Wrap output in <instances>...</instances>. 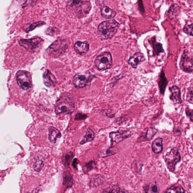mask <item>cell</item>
Masks as SVG:
<instances>
[{
    "label": "cell",
    "instance_id": "30",
    "mask_svg": "<svg viewBox=\"0 0 193 193\" xmlns=\"http://www.w3.org/2000/svg\"><path fill=\"white\" fill-rule=\"evenodd\" d=\"M118 151V149L115 147H111V148H108L106 150V157H108V156L113 155H114L115 154H116Z\"/></svg>",
    "mask_w": 193,
    "mask_h": 193
},
{
    "label": "cell",
    "instance_id": "36",
    "mask_svg": "<svg viewBox=\"0 0 193 193\" xmlns=\"http://www.w3.org/2000/svg\"><path fill=\"white\" fill-rule=\"evenodd\" d=\"M94 162L91 161L86 164L85 166V168H84L86 170L85 171L88 172L91 170L94 166Z\"/></svg>",
    "mask_w": 193,
    "mask_h": 193
},
{
    "label": "cell",
    "instance_id": "14",
    "mask_svg": "<svg viewBox=\"0 0 193 193\" xmlns=\"http://www.w3.org/2000/svg\"><path fill=\"white\" fill-rule=\"evenodd\" d=\"M89 44L87 42L78 41L74 46V50L79 54L83 56L89 50Z\"/></svg>",
    "mask_w": 193,
    "mask_h": 193
},
{
    "label": "cell",
    "instance_id": "26",
    "mask_svg": "<svg viewBox=\"0 0 193 193\" xmlns=\"http://www.w3.org/2000/svg\"><path fill=\"white\" fill-rule=\"evenodd\" d=\"M63 184L67 188L71 187L73 185V178L69 173H67L64 175Z\"/></svg>",
    "mask_w": 193,
    "mask_h": 193
},
{
    "label": "cell",
    "instance_id": "22",
    "mask_svg": "<svg viewBox=\"0 0 193 193\" xmlns=\"http://www.w3.org/2000/svg\"><path fill=\"white\" fill-rule=\"evenodd\" d=\"M95 133L94 132L90 129L88 128L86 132L85 135H84L83 138L80 141V144L82 145L88 142H91L94 139Z\"/></svg>",
    "mask_w": 193,
    "mask_h": 193
},
{
    "label": "cell",
    "instance_id": "37",
    "mask_svg": "<svg viewBox=\"0 0 193 193\" xmlns=\"http://www.w3.org/2000/svg\"><path fill=\"white\" fill-rule=\"evenodd\" d=\"M138 5L140 11L141 12L144 13V7H143L142 1H139Z\"/></svg>",
    "mask_w": 193,
    "mask_h": 193
},
{
    "label": "cell",
    "instance_id": "12",
    "mask_svg": "<svg viewBox=\"0 0 193 193\" xmlns=\"http://www.w3.org/2000/svg\"><path fill=\"white\" fill-rule=\"evenodd\" d=\"M145 60L144 55L143 53L137 52L135 53L133 56L130 57L128 63L133 69H136L139 64Z\"/></svg>",
    "mask_w": 193,
    "mask_h": 193
},
{
    "label": "cell",
    "instance_id": "28",
    "mask_svg": "<svg viewBox=\"0 0 193 193\" xmlns=\"http://www.w3.org/2000/svg\"><path fill=\"white\" fill-rule=\"evenodd\" d=\"M193 25L192 23L185 25L183 28V31L185 34L191 36H193Z\"/></svg>",
    "mask_w": 193,
    "mask_h": 193
},
{
    "label": "cell",
    "instance_id": "15",
    "mask_svg": "<svg viewBox=\"0 0 193 193\" xmlns=\"http://www.w3.org/2000/svg\"><path fill=\"white\" fill-rule=\"evenodd\" d=\"M48 131L49 140L52 144H54L56 143L57 140L61 137V132L58 129L53 126L49 127Z\"/></svg>",
    "mask_w": 193,
    "mask_h": 193
},
{
    "label": "cell",
    "instance_id": "8",
    "mask_svg": "<svg viewBox=\"0 0 193 193\" xmlns=\"http://www.w3.org/2000/svg\"><path fill=\"white\" fill-rule=\"evenodd\" d=\"M94 78V76L89 72L78 73L74 77L73 83L78 89L83 88L90 83Z\"/></svg>",
    "mask_w": 193,
    "mask_h": 193
},
{
    "label": "cell",
    "instance_id": "18",
    "mask_svg": "<svg viewBox=\"0 0 193 193\" xmlns=\"http://www.w3.org/2000/svg\"><path fill=\"white\" fill-rule=\"evenodd\" d=\"M101 14L102 17L105 19H110L114 18L116 13L114 10L109 8L105 5L101 7Z\"/></svg>",
    "mask_w": 193,
    "mask_h": 193
},
{
    "label": "cell",
    "instance_id": "33",
    "mask_svg": "<svg viewBox=\"0 0 193 193\" xmlns=\"http://www.w3.org/2000/svg\"><path fill=\"white\" fill-rule=\"evenodd\" d=\"M73 155V154L70 153V154H66V155L64 156L63 161L64 163H65V165H67V166H69V165L71 159H72Z\"/></svg>",
    "mask_w": 193,
    "mask_h": 193
},
{
    "label": "cell",
    "instance_id": "4",
    "mask_svg": "<svg viewBox=\"0 0 193 193\" xmlns=\"http://www.w3.org/2000/svg\"><path fill=\"white\" fill-rule=\"evenodd\" d=\"M165 159L169 170L171 172H174L176 165L181 160L179 149L176 147L172 148L170 152H167L165 156Z\"/></svg>",
    "mask_w": 193,
    "mask_h": 193
},
{
    "label": "cell",
    "instance_id": "27",
    "mask_svg": "<svg viewBox=\"0 0 193 193\" xmlns=\"http://www.w3.org/2000/svg\"><path fill=\"white\" fill-rule=\"evenodd\" d=\"M158 130L154 128H148L146 133V138L149 141L152 140L154 137L157 134Z\"/></svg>",
    "mask_w": 193,
    "mask_h": 193
},
{
    "label": "cell",
    "instance_id": "25",
    "mask_svg": "<svg viewBox=\"0 0 193 193\" xmlns=\"http://www.w3.org/2000/svg\"><path fill=\"white\" fill-rule=\"evenodd\" d=\"M102 193H130L127 190L118 186H114L105 189Z\"/></svg>",
    "mask_w": 193,
    "mask_h": 193
},
{
    "label": "cell",
    "instance_id": "23",
    "mask_svg": "<svg viewBox=\"0 0 193 193\" xmlns=\"http://www.w3.org/2000/svg\"><path fill=\"white\" fill-rule=\"evenodd\" d=\"M180 8L179 5L176 3H173L171 5L168 12V16L170 18H176L179 15Z\"/></svg>",
    "mask_w": 193,
    "mask_h": 193
},
{
    "label": "cell",
    "instance_id": "11",
    "mask_svg": "<svg viewBox=\"0 0 193 193\" xmlns=\"http://www.w3.org/2000/svg\"><path fill=\"white\" fill-rule=\"evenodd\" d=\"M43 42V40L41 38L36 37L32 39L21 40L19 43L21 46L28 50L34 51L39 48Z\"/></svg>",
    "mask_w": 193,
    "mask_h": 193
},
{
    "label": "cell",
    "instance_id": "17",
    "mask_svg": "<svg viewBox=\"0 0 193 193\" xmlns=\"http://www.w3.org/2000/svg\"><path fill=\"white\" fill-rule=\"evenodd\" d=\"M150 42L151 43L152 48L153 49L154 56H159L161 53L165 52L162 44L156 41L155 37L152 38L150 39Z\"/></svg>",
    "mask_w": 193,
    "mask_h": 193
},
{
    "label": "cell",
    "instance_id": "32",
    "mask_svg": "<svg viewBox=\"0 0 193 193\" xmlns=\"http://www.w3.org/2000/svg\"><path fill=\"white\" fill-rule=\"evenodd\" d=\"M45 23L44 22L39 21L38 22H36V23H34L29 25L28 27V28L27 29V30L28 31H30L33 30L35 28H36V27L40 26L42 25H45Z\"/></svg>",
    "mask_w": 193,
    "mask_h": 193
},
{
    "label": "cell",
    "instance_id": "34",
    "mask_svg": "<svg viewBox=\"0 0 193 193\" xmlns=\"http://www.w3.org/2000/svg\"><path fill=\"white\" fill-rule=\"evenodd\" d=\"M87 118V115L86 114L78 113L75 116L74 119L76 120H85Z\"/></svg>",
    "mask_w": 193,
    "mask_h": 193
},
{
    "label": "cell",
    "instance_id": "2",
    "mask_svg": "<svg viewBox=\"0 0 193 193\" xmlns=\"http://www.w3.org/2000/svg\"><path fill=\"white\" fill-rule=\"evenodd\" d=\"M75 108L73 98L69 95H64L57 100L55 105V111L57 115L69 114L74 111Z\"/></svg>",
    "mask_w": 193,
    "mask_h": 193
},
{
    "label": "cell",
    "instance_id": "3",
    "mask_svg": "<svg viewBox=\"0 0 193 193\" xmlns=\"http://www.w3.org/2000/svg\"><path fill=\"white\" fill-rule=\"evenodd\" d=\"M67 7L72 8L77 17L79 19L86 17L92 8L89 1H70L67 3Z\"/></svg>",
    "mask_w": 193,
    "mask_h": 193
},
{
    "label": "cell",
    "instance_id": "6",
    "mask_svg": "<svg viewBox=\"0 0 193 193\" xmlns=\"http://www.w3.org/2000/svg\"><path fill=\"white\" fill-rule=\"evenodd\" d=\"M95 64L100 70L110 69L113 65V58L111 53L108 51L101 53L97 57Z\"/></svg>",
    "mask_w": 193,
    "mask_h": 193
},
{
    "label": "cell",
    "instance_id": "31",
    "mask_svg": "<svg viewBox=\"0 0 193 193\" xmlns=\"http://www.w3.org/2000/svg\"><path fill=\"white\" fill-rule=\"evenodd\" d=\"M193 88L192 87L189 88L187 94V100L191 104H193Z\"/></svg>",
    "mask_w": 193,
    "mask_h": 193
},
{
    "label": "cell",
    "instance_id": "24",
    "mask_svg": "<svg viewBox=\"0 0 193 193\" xmlns=\"http://www.w3.org/2000/svg\"><path fill=\"white\" fill-rule=\"evenodd\" d=\"M165 193H185V190L180 185H174L167 189Z\"/></svg>",
    "mask_w": 193,
    "mask_h": 193
},
{
    "label": "cell",
    "instance_id": "29",
    "mask_svg": "<svg viewBox=\"0 0 193 193\" xmlns=\"http://www.w3.org/2000/svg\"><path fill=\"white\" fill-rule=\"evenodd\" d=\"M58 29L55 27H49L46 31L45 33L48 35L53 36L58 33Z\"/></svg>",
    "mask_w": 193,
    "mask_h": 193
},
{
    "label": "cell",
    "instance_id": "10",
    "mask_svg": "<svg viewBox=\"0 0 193 193\" xmlns=\"http://www.w3.org/2000/svg\"><path fill=\"white\" fill-rule=\"evenodd\" d=\"M131 132L129 130H117L112 132L109 133V137L111 139V147L118 144L131 136Z\"/></svg>",
    "mask_w": 193,
    "mask_h": 193
},
{
    "label": "cell",
    "instance_id": "9",
    "mask_svg": "<svg viewBox=\"0 0 193 193\" xmlns=\"http://www.w3.org/2000/svg\"><path fill=\"white\" fill-rule=\"evenodd\" d=\"M180 67L183 71L190 73L193 71V55L192 52L187 51L182 55Z\"/></svg>",
    "mask_w": 193,
    "mask_h": 193
},
{
    "label": "cell",
    "instance_id": "38",
    "mask_svg": "<svg viewBox=\"0 0 193 193\" xmlns=\"http://www.w3.org/2000/svg\"><path fill=\"white\" fill-rule=\"evenodd\" d=\"M78 159H77V158H75L73 162V166L74 168L76 169L77 168V165H78Z\"/></svg>",
    "mask_w": 193,
    "mask_h": 193
},
{
    "label": "cell",
    "instance_id": "5",
    "mask_svg": "<svg viewBox=\"0 0 193 193\" xmlns=\"http://www.w3.org/2000/svg\"><path fill=\"white\" fill-rule=\"evenodd\" d=\"M69 46V42L67 40L58 39L49 47L48 52L51 56L58 57L63 54Z\"/></svg>",
    "mask_w": 193,
    "mask_h": 193
},
{
    "label": "cell",
    "instance_id": "21",
    "mask_svg": "<svg viewBox=\"0 0 193 193\" xmlns=\"http://www.w3.org/2000/svg\"><path fill=\"white\" fill-rule=\"evenodd\" d=\"M43 78L44 83L45 86L50 87L51 85H54V77L48 70H47L44 73Z\"/></svg>",
    "mask_w": 193,
    "mask_h": 193
},
{
    "label": "cell",
    "instance_id": "13",
    "mask_svg": "<svg viewBox=\"0 0 193 193\" xmlns=\"http://www.w3.org/2000/svg\"><path fill=\"white\" fill-rule=\"evenodd\" d=\"M169 90L171 94L170 99L175 104H181L182 100L181 99L180 90L179 87L176 85H173L169 88Z\"/></svg>",
    "mask_w": 193,
    "mask_h": 193
},
{
    "label": "cell",
    "instance_id": "1",
    "mask_svg": "<svg viewBox=\"0 0 193 193\" xmlns=\"http://www.w3.org/2000/svg\"><path fill=\"white\" fill-rule=\"evenodd\" d=\"M119 26V23L114 20L103 22L98 26L97 33L101 39H110L117 33Z\"/></svg>",
    "mask_w": 193,
    "mask_h": 193
},
{
    "label": "cell",
    "instance_id": "16",
    "mask_svg": "<svg viewBox=\"0 0 193 193\" xmlns=\"http://www.w3.org/2000/svg\"><path fill=\"white\" fill-rule=\"evenodd\" d=\"M168 79L165 76L164 71L162 69L159 77L158 85H159L160 93L163 95L165 94V90L168 85Z\"/></svg>",
    "mask_w": 193,
    "mask_h": 193
},
{
    "label": "cell",
    "instance_id": "19",
    "mask_svg": "<svg viewBox=\"0 0 193 193\" xmlns=\"http://www.w3.org/2000/svg\"><path fill=\"white\" fill-rule=\"evenodd\" d=\"M152 148L154 153H161L163 150V139L161 138H157L152 143Z\"/></svg>",
    "mask_w": 193,
    "mask_h": 193
},
{
    "label": "cell",
    "instance_id": "7",
    "mask_svg": "<svg viewBox=\"0 0 193 193\" xmlns=\"http://www.w3.org/2000/svg\"><path fill=\"white\" fill-rule=\"evenodd\" d=\"M16 80L18 86L23 90H28L32 88V78L28 72L23 70L18 71L16 74Z\"/></svg>",
    "mask_w": 193,
    "mask_h": 193
},
{
    "label": "cell",
    "instance_id": "35",
    "mask_svg": "<svg viewBox=\"0 0 193 193\" xmlns=\"http://www.w3.org/2000/svg\"><path fill=\"white\" fill-rule=\"evenodd\" d=\"M185 114L190 119L191 122H193V110L192 109H190L188 108H187L185 110Z\"/></svg>",
    "mask_w": 193,
    "mask_h": 193
},
{
    "label": "cell",
    "instance_id": "20",
    "mask_svg": "<svg viewBox=\"0 0 193 193\" xmlns=\"http://www.w3.org/2000/svg\"><path fill=\"white\" fill-rule=\"evenodd\" d=\"M143 193H159V188L157 184L155 182L146 185L143 187Z\"/></svg>",
    "mask_w": 193,
    "mask_h": 193
}]
</instances>
